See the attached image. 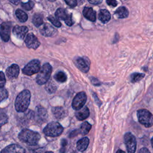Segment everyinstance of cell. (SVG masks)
<instances>
[{"label":"cell","mask_w":153,"mask_h":153,"mask_svg":"<svg viewBox=\"0 0 153 153\" xmlns=\"http://www.w3.org/2000/svg\"><path fill=\"white\" fill-rule=\"evenodd\" d=\"M31 94L28 90H24L17 96L15 100V109L18 112H25L30 104Z\"/></svg>","instance_id":"obj_1"},{"label":"cell","mask_w":153,"mask_h":153,"mask_svg":"<svg viewBox=\"0 0 153 153\" xmlns=\"http://www.w3.org/2000/svg\"><path fill=\"white\" fill-rule=\"evenodd\" d=\"M18 137L22 142L30 146H35L38 144L41 136L38 132L29 129H23L19 134Z\"/></svg>","instance_id":"obj_2"},{"label":"cell","mask_w":153,"mask_h":153,"mask_svg":"<svg viewBox=\"0 0 153 153\" xmlns=\"http://www.w3.org/2000/svg\"><path fill=\"white\" fill-rule=\"evenodd\" d=\"M63 131V127L58 122L53 121L48 123L44 128L43 132L48 137H57L60 136Z\"/></svg>","instance_id":"obj_3"},{"label":"cell","mask_w":153,"mask_h":153,"mask_svg":"<svg viewBox=\"0 0 153 153\" xmlns=\"http://www.w3.org/2000/svg\"><path fill=\"white\" fill-rule=\"evenodd\" d=\"M52 72V67L48 63H45L40 69L37 76L36 81L39 85H43L45 84L50 79Z\"/></svg>","instance_id":"obj_4"},{"label":"cell","mask_w":153,"mask_h":153,"mask_svg":"<svg viewBox=\"0 0 153 153\" xmlns=\"http://www.w3.org/2000/svg\"><path fill=\"white\" fill-rule=\"evenodd\" d=\"M139 122L146 128L151 127L153 125V115L145 109H139L137 112Z\"/></svg>","instance_id":"obj_5"},{"label":"cell","mask_w":153,"mask_h":153,"mask_svg":"<svg viewBox=\"0 0 153 153\" xmlns=\"http://www.w3.org/2000/svg\"><path fill=\"white\" fill-rule=\"evenodd\" d=\"M41 69L40 62L37 59H34L29 62L22 69V72L25 75H32L38 73Z\"/></svg>","instance_id":"obj_6"},{"label":"cell","mask_w":153,"mask_h":153,"mask_svg":"<svg viewBox=\"0 0 153 153\" xmlns=\"http://www.w3.org/2000/svg\"><path fill=\"white\" fill-rule=\"evenodd\" d=\"M124 142L128 153H134L136 149V139L131 133L127 132L124 136Z\"/></svg>","instance_id":"obj_7"},{"label":"cell","mask_w":153,"mask_h":153,"mask_svg":"<svg viewBox=\"0 0 153 153\" xmlns=\"http://www.w3.org/2000/svg\"><path fill=\"white\" fill-rule=\"evenodd\" d=\"M87 95L85 92L81 91L77 93L72 100V108L76 111L81 109L85 105Z\"/></svg>","instance_id":"obj_8"},{"label":"cell","mask_w":153,"mask_h":153,"mask_svg":"<svg viewBox=\"0 0 153 153\" xmlns=\"http://www.w3.org/2000/svg\"><path fill=\"white\" fill-rule=\"evenodd\" d=\"M48 117V113L45 108L41 105H38L35 108L34 112V119L39 124L45 123Z\"/></svg>","instance_id":"obj_9"},{"label":"cell","mask_w":153,"mask_h":153,"mask_svg":"<svg viewBox=\"0 0 153 153\" xmlns=\"http://www.w3.org/2000/svg\"><path fill=\"white\" fill-rule=\"evenodd\" d=\"M55 16L57 19L64 20L65 23L69 26H71L74 24L72 14H68L67 11L63 8H58L55 13Z\"/></svg>","instance_id":"obj_10"},{"label":"cell","mask_w":153,"mask_h":153,"mask_svg":"<svg viewBox=\"0 0 153 153\" xmlns=\"http://www.w3.org/2000/svg\"><path fill=\"white\" fill-rule=\"evenodd\" d=\"M76 67L83 72H87L90 69V60L85 57H75L74 60Z\"/></svg>","instance_id":"obj_11"},{"label":"cell","mask_w":153,"mask_h":153,"mask_svg":"<svg viewBox=\"0 0 153 153\" xmlns=\"http://www.w3.org/2000/svg\"><path fill=\"white\" fill-rule=\"evenodd\" d=\"M11 32V23L4 22L0 25V35L4 42H7L10 39Z\"/></svg>","instance_id":"obj_12"},{"label":"cell","mask_w":153,"mask_h":153,"mask_svg":"<svg viewBox=\"0 0 153 153\" xmlns=\"http://www.w3.org/2000/svg\"><path fill=\"white\" fill-rule=\"evenodd\" d=\"M25 42L26 46L30 48L36 49L40 45V42L36 36L32 33H30L27 35Z\"/></svg>","instance_id":"obj_13"},{"label":"cell","mask_w":153,"mask_h":153,"mask_svg":"<svg viewBox=\"0 0 153 153\" xmlns=\"http://www.w3.org/2000/svg\"><path fill=\"white\" fill-rule=\"evenodd\" d=\"M0 153H25V149L17 144H11L1 150Z\"/></svg>","instance_id":"obj_14"},{"label":"cell","mask_w":153,"mask_h":153,"mask_svg":"<svg viewBox=\"0 0 153 153\" xmlns=\"http://www.w3.org/2000/svg\"><path fill=\"white\" fill-rule=\"evenodd\" d=\"M40 33L45 36H52L56 33V30L51 25L45 23L41 26Z\"/></svg>","instance_id":"obj_15"},{"label":"cell","mask_w":153,"mask_h":153,"mask_svg":"<svg viewBox=\"0 0 153 153\" xmlns=\"http://www.w3.org/2000/svg\"><path fill=\"white\" fill-rule=\"evenodd\" d=\"M28 31V28L25 26H15L13 29V34L19 39H22Z\"/></svg>","instance_id":"obj_16"},{"label":"cell","mask_w":153,"mask_h":153,"mask_svg":"<svg viewBox=\"0 0 153 153\" xmlns=\"http://www.w3.org/2000/svg\"><path fill=\"white\" fill-rule=\"evenodd\" d=\"M20 69L17 65L13 64L6 69V74L10 79L16 78L19 74Z\"/></svg>","instance_id":"obj_17"},{"label":"cell","mask_w":153,"mask_h":153,"mask_svg":"<svg viewBox=\"0 0 153 153\" xmlns=\"http://www.w3.org/2000/svg\"><path fill=\"white\" fill-rule=\"evenodd\" d=\"M51 111L54 117L58 120L63 119L67 115L66 111L61 106L53 107Z\"/></svg>","instance_id":"obj_18"},{"label":"cell","mask_w":153,"mask_h":153,"mask_svg":"<svg viewBox=\"0 0 153 153\" xmlns=\"http://www.w3.org/2000/svg\"><path fill=\"white\" fill-rule=\"evenodd\" d=\"M82 14L87 19L91 22H94L96 20V13L91 7H85L83 10Z\"/></svg>","instance_id":"obj_19"},{"label":"cell","mask_w":153,"mask_h":153,"mask_svg":"<svg viewBox=\"0 0 153 153\" xmlns=\"http://www.w3.org/2000/svg\"><path fill=\"white\" fill-rule=\"evenodd\" d=\"M90 114V111L88 108L86 106H84L81 109L77 110L75 112L76 118L80 121H82L86 119Z\"/></svg>","instance_id":"obj_20"},{"label":"cell","mask_w":153,"mask_h":153,"mask_svg":"<svg viewBox=\"0 0 153 153\" xmlns=\"http://www.w3.org/2000/svg\"><path fill=\"white\" fill-rule=\"evenodd\" d=\"M89 139L87 137H82L76 143V148L80 152H83L87 148L89 145Z\"/></svg>","instance_id":"obj_21"},{"label":"cell","mask_w":153,"mask_h":153,"mask_svg":"<svg viewBox=\"0 0 153 153\" xmlns=\"http://www.w3.org/2000/svg\"><path fill=\"white\" fill-rule=\"evenodd\" d=\"M99 19L103 23H108L111 19V14L110 13L105 9L100 10L99 13Z\"/></svg>","instance_id":"obj_22"},{"label":"cell","mask_w":153,"mask_h":153,"mask_svg":"<svg viewBox=\"0 0 153 153\" xmlns=\"http://www.w3.org/2000/svg\"><path fill=\"white\" fill-rule=\"evenodd\" d=\"M115 15L116 17L120 19L126 18L128 16V11L124 7H121L117 9L115 12Z\"/></svg>","instance_id":"obj_23"},{"label":"cell","mask_w":153,"mask_h":153,"mask_svg":"<svg viewBox=\"0 0 153 153\" xmlns=\"http://www.w3.org/2000/svg\"><path fill=\"white\" fill-rule=\"evenodd\" d=\"M91 128V125L87 121H85L82 123L80 126L79 129V133L82 135L87 134L90 130Z\"/></svg>","instance_id":"obj_24"},{"label":"cell","mask_w":153,"mask_h":153,"mask_svg":"<svg viewBox=\"0 0 153 153\" xmlns=\"http://www.w3.org/2000/svg\"><path fill=\"white\" fill-rule=\"evenodd\" d=\"M45 90L46 91L50 93V94H52L54 93L56 90H57V85L56 84L51 80L50 81H48L46 82V85H45Z\"/></svg>","instance_id":"obj_25"},{"label":"cell","mask_w":153,"mask_h":153,"mask_svg":"<svg viewBox=\"0 0 153 153\" xmlns=\"http://www.w3.org/2000/svg\"><path fill=\"white\" fill-rule=\"evenodd\" d=\"M16 16L21 22H26L28 18L27 14L20 9H17L16 11Z\"/></svg>","instance_id":"obj_26"},{"label":"cell","mask_w":153,"mask_h":153,"mask_svg":"<svg viewBox=\"0 0 153 153\" xmlns=\"http://www.w3.org/2000/svg\"><path fill=\"white\" fill-rule=\"evenodd\" d=\"M32 22L36 27L41 26L43 23V17L40 14H36L33 16L32 19Z\"/></svg>","instance_id":"obj_27"},{"label":"cell","mask_w":153,"mask_h":153,"mask_svg":"<svg viewBox=\"0 0 153 153\" xmlns=\"http://www.w3.org/2000/svg\"><path fill=\"white\" fill-rule=\"evenodd\" d=\"M54 79L60 82H64L66 81L67 79V76L62 71H59L57 72L54 76Z\"/></svg>","instance_id":"obj_28"},{"label":"cell","mask_w":153,"mask_h":153,"mask_svg":"<svg viewBox=\"0 0 153 153\" xmlns=\"http://www.w3.org/2000/svg\"><path fill=\"white\" fill-rule=\"evenodd\" d=\"M145 76V75L141 73H134L132 74L130 78H131V81L132 82H136L139 81H140L143 77Z\"/></svg>","instance_id":"obj_29"},{"label":"cell","mask_w":153,"mask_h":153,"mask_svg":"<svg viewBox=\"0 0 153 153\" xmlns=\"http://www.w3.org/2000/svg\"><path fill=\"white\" fill-rule=\"evenodd\" d=\"M22 7L26 10H30L33 8L34 6V2L32 1H29L27 2H22Z\"/></svg>","instance_id":"obj_30"},{"label":"cell","mask_w":153,"mask_h":153,"mask_svg":"<svg viewBox=\"0 0 153 153\" xmlns=\"http://www.w3.org/2000/svg\"><path fill=\"white\" fill-rule=\"evenodd\" d=\"M48 20L51 22V23L54 25L55 26L59 27L61 26L62 24L60 22V21L58 20V19L56 17H53L52 16L48 17Z\"/></svg>","instance_id":"obj_31"},{"label":"cell","mask_w":153,"mask_h":153,"mask_svg":"<svg viewBox=\"0 0 153 153\" xmlns=\"http://www.w3.org/2000/svg\"><path fill=\"white\" fill-rule=\"evenodd\" d=\"M8 91L6 89L2 88H0V102L6 99L8 97Z\"/></svg>","instance_id":"obj_32"},{"label":"cell","mask_w":153,"mask_h":153,"mask_svg":"<svg viewBox=\"0 0 153 153\" xmlns=\"http://www.w3.org/2000/svg\"><path fill=\"white\" fill-rule=\"evenodd\" d=\"M8 122V116L4 112H0V123L2 125H4Z\"/></svg>","instance_id":"obj_33"},{"label":"cell","mask_w":153,"mask_h":153,"mask_svg":"<svg viewBox=\"0 0 153 153\" xmlns=\"http://www.w3.org/2000/svg\"><path fill=\"white\" fill-rule=\"evenodd\" d=\"M67 144H68V141L66 139H63L61 140V148L60 149V153H65V152Z\"/></svg>","instance_id":"obj_34"},{"label":"cell","mask_w":153,"mask_h":153,"mask_svg":"<svg viewBox=\"0 0 153 153\" xmlns=\"http://www.w3.org/2000/svg\"><path fill=\"white\" fill-rule=\"evenodd\" d=\"M6 79L3 72L0 71V88H2L5 84Z\"/></svg>","instance_id":"obj_35"},{"label":"cell","mask_w":153,"mask_h":153,"mask_svg":"<svg viewBox=\"0 0 153 153\" xmlns=\"http://www.w3.org/2000/svg\"><path fill=\"white\" fill-rule=\"evenodd\" d=\"M66 3L71 7H75L77 5L76 0H65Z\"/></svg>","instance_id":"obj_36"},{"label":"cell","mask_w":153,"mask_h":153,"mask_svg":"<svg viewBox=\"0 0 153 153\" xmlns=\"http://www.w3.org/2000/svg\"><path fill=\"white\" fill-rule=\"evenodd\" d=\"M106 3L108 5L115 7L117 5V2L116 0H106Z\"/></svg>","instance_id":"obj_37"},{"label":"cell","mask_w":153,"mask_h":153,"mask_svg":"<svg viewBox=\"0 0 153 153\" xmlns=\"http://www.w3.org/2000/svg\"><path fill=\"white\" fill-rule=\"evenodd\" d=\"M79 133V130H78V129H75V130H74L73 131H72L71 133H70V134H69V137L70 138H72V137H75V136H76L78 133Z\"/></svg>","instance_id":"obj_38"},{"label":"cell","mask_w":153,"mask_h":153,"mask_svg":"<svg viewBox=\"0 0 153 153\" xmlns=\"http://www.w3.org/2000/svg\"><path fill=\"white\" fill-rule=\"evenodd\" d=\"M92 84L94 85H100V82L96 78H94V77H91V79H90Z\"/></svg>","instance_id":"obj_39"},{"label":"cell","mask_w":153,"mask_h":153,"mask_svg":"<svg viewBox=\"0 0 153 153\" xmlns=\"http://www.w3.org/2000/svg\"><path fill=\"white\" fill-rule=\"evenodd\" d=\"M103 0H88V1L91 4H99L102 2Z\"/></svg>","instance_id":"obj_40"},{"label":"cell","mask_w":153,"mask_h":153,"mask_svg":"<svg viewBox=\"0 0 153 153\" xmlns=\"http://www.w3.org/2000/svg\"><path fill=\"white\" fill-rule=\"evenodd\" d=\"M139 153H151V152H149V151L147 148H141V149L139 150Z\"/></svg>","instance_id":"obj_41"},{"label":"cell","mask_w":153,"mask_h":153,"mask_svg":"<svg viewBox=\"0 0 153 153\" xmlns=\"http://www.w3.org/2000/svg\"><path fill=\"white\" fill-rule=\"evenodd\" d=\"M93 97H94V99H95V101H96V103H97L99 106H100V105H101V102L99 100V99H98L97 96H96V94L95 93H93Z\"/></svg>","instance_id":"obj_42"},{"label":"cell","mask_w":153,"mask_h":153,"mask_svg":"<svg viewBox=\"0 0 153 153\" xmlns=\"http://www.w3.org/2000/svg\"><path fill=\"white\" fill-rule=\"evenodd\" d=\"M12 4L14 5H17L20 1V0H9Z\"/></svg>","instance_id":"obj_43"},{"label":"cell","mask_w":153,"mask_h":153,"mask_svg":"<svg viewBox=\"0 0 153 153\" xmlns=\"http://www.w3.org/2000/svg\"><path fill=\"white\" fill-rule=\"evenodd\" d=\"M116 153H126V152H125L124 151L121 150V149H118V150L117 151Z\"/></svg>","instance_id":"obj_44"},{"label":"cell","mask_w":153,"mask_h":153,"mask_svg":"<svg viewBox=\"0 0 153 153\" xmlns=\"http://www.w3.org/2000/svg\"><path fill=\"white\" fill-rule=\"evenodd\" d=\"M151 145H152V148H153V137H152V138L151 139Z\"/></svg>","instance_id":"obj_45"},{"label":"cell","mask_w":153,"mask_h":153,"mask_svg":"<svg viewBox=\"0 0 153 153\" xmlns=\"http://www.w3.org/2000/svg\"><path fill=\"white\" fill-rule=\"evenodd\" d=\"M45 153H53V152H51V151H47V152H45Z\"/></svg>","instance_id":"obj_46"},{"label":"cell","mask_w":153,"mask_h":153,"mask_svg":"<svg viewBox=\"0 0 153 153\" xmlns=\"http://www.w3.org/2000/svg\"><path fill=\"white\" fill-rule=\"evenodd\" d=\"M49 1H51V2H54V1H56V0H48Z\"/></svg>","instance_id":"obj_47"},{"label":"cell","mask_w":153,"mask_h":153,"mask_svg":"<svg viewBox=\"0 0 153 153\" xmlns=\"http://www.w3.org/2000/svg\"><path fill=\"white\" fill-rule=\"evenodd\" d=\"M1 124L0 123V131H1Z\"/></svg>","instance_id":"obj_48"}]
</instances>
